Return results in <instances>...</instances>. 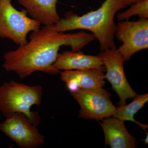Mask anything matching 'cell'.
Returning <instances> with one entry per match:
<instances>
[{"instance_id": "obj_15", "label": "cell", "mask_w": 148, "mask_h": 148, "mask_svg": "<svg viewBox=\"0 0 148 148\" xmlns=\"http://www.w3.org/2000/svg\"><path fill=\"white\" fill-rule=\"evenodd\" d=\"M124 1L127 4V5H131L132 4L138 2L143 0H124Z\"/></svg>"}, {"instance_id": "obj_12", "label": "cell", "mask_w": 148, "mask_h": 148, "mask_svg": "<svg viewBox=\"0 0 148 148\" xmlns=\"http://www.w3.org/2000/svg\"><path fill=\"white\" fill-rule=\"evenodd\" d=\"M58 0H17L30 17L44 26L56 24L60 19L56 4Z\"/></svg>"}, {"instance_id": "obj_4", "label": "cell", "mask_w": 148, "mask_h": 148, "mask_svg": "<svg viewBox=\"0 0 148 148\" xmlns=\"http://www.w3.org/2000/svg\"><path fill=\"white\" fill-rule=\"evenodd\" d=\"M25 9L19 11L12 0H0V38L11 40L21 46L27 42V35L41 28V24L28 16Z\"/></svg>"}, {"instance_id": "obj_11", "label": "cell", "mask_w": 148, "mask_h": 148, "mask_svg": "<svg viewBox=\"0 0 148 148\" xmlns=\"http://www.w3.org/2000/svg\"><path fill=\"white\" fill-rule=\"evenodd\" d=\"M103 66L98 56L87 55L80 51H66L58 53L53 66L57 70H82L98 69Z\"/></svg>"}, {"instance_id": "obj_9", "label": "cell", "mask_w": 148, "mask_h": 148, "mask_svg": "<svg viewBox=\"0 0 148 148\" xmlns=\"http://www.w3.org/2000/svg\"><path fill=\"white\" fill-rule=\"evenodd\" d=\"M105 72L104 66L98 69L66 70L61 73V78L70 92L78 88L95 89L103 87L106 84Z\"/></svg>"}, {"instance_id": "obj_6", "label": "cell", "mask_w": 148, "mask_h": 148, "mask_svg": "<svg viewBox=\"0 0 148 148\" xmlns=\"http://www.w3.org/2000/svg\"><path fill=\"white\" fill-rule=\"evenodd\" d=\"M6 118L0 124V130L19 147L37 148L44 144V136L26 115L15 112Z\"/></svg>"}, {"instance_id": "obj_5", "label": "cell", "mask_w": 148, "mask_h": 148, "mask_svg": "<svg viewBox=\"0 0 148 148\" xmlns=\"http://www.w3.org/2000/svg\"><path fill=\"white\" fill-rule=\"evenodd\" d=\"M71 93L80 107V118L103 120L113 116L116 109L111 102L110 93L103 87L78 88Z\"/></svg>"}, {"instance_id": "obj_1", "label": "cell", "mask_w": 148, "mask_h": 148, "mask_svg": "<svg viewBox=\"0 0 148 148\" xmlns=\"http://www.w3.org/2000/svg\"><path fill=\"white\" fill-rule=\"evenodd\" d=\"M95 38L92 33L83 31L65 34L56 31L52 25L44 26L32 32L26 44L4 54L3 68L15 72L21 79L37 71L55 75L59 71L53 65L61 47L68 46L73 51H80Z\"/></svg>"}, {"instance_id": "obj_10", "label": "cell", "mask_w": 148, "mask_h": 148, "mask_svg": "<svg viewBox=\"0 0 148 148\" xmlns=\"http://www.w3.org/2000/svg\"><path fill=\"white\" fill-rule=\"evenodd\" d=\"M100 124L104 132L106 145L111 148H136V139L127 131L124 121L110 117L103 120Z\"/></svg>"}, {"instance_id": "obj_16", "label": "cell", "mask_w": 148, "mask_h": 148, "mask_svg": "<svg viewBox=\"0 0 148 148\" xmlns=\"http://www.w3.org/2000/svg\"><path fill=\"white\" fill-rule=\"evenodd\" d=\"M148 133H147V136H146V138L145 139H144V140H143V141H144V142H145V144L146 145H147L148 143Z\"/></svg>"}, {"instance_id": "obj_13", "label": "cell", "mask_w": 148, "mask_h": 148, "mask_svg": "<svg viewBox=\"0 0 148 148\" xmlns=\"http://www.w3.org/2000/svg\"><path fill=\"white\" fill-rule=\"evenodd\" d=\"M148 101V94L137 95L134 97L133 101L128 105L119 106L116 108L113 116L123 121L133 122L138 125L143 129L147 128L148 126L142 124L134 119L135 114L143 108Z\"/></svg>"}, {"instance_id": "obj_7", "label": "cell", "mask_w": 148, "mask_h": 148, "mask_svg": "<svg viewBox=\"0 0 148 148\" xmlns=\"http://www.w3.org/2000/svg\"><path fill=\"white\" fill-rule=\"evenodd\" d=\"M115 36L123 43L118 51L125 61H129L133 54L148 49V18L121 21L116 25Z\"/></svg>"}, {"instance_id": "obj_14", "label": "cell", "mask_w": 148, "mask_h": 148, "mask_svg": "<svg viewBox=\"0 0 148 148\" xmlns=\"http://www.w3.org/2000/svg\"><path fill=\"white\" fill-rule=\"evenodd\" d=\"M138 15L140 18H148V0H143L131 5L127 10L118 14L116 17L120 21L129 20L133 16Z\"/></svg>"}, {"instance_id": "obj_3", "label": "cell", "mask_w": 148, "mask_h": 148, "mask_svg": "<svg viewBox=\"0 0 148 148\" xmlns=\"http://www.w3.org/2000/svg\"><path fill=\"white\" fill-rule=\"evenodd\" d=\"M42 96L41 86H31L13 80L4 82L0 86V111L5 117L14 113H22L38 126L40 117L31 108L41 105Z\"/></svg>"}, {"instance_id": "obj_2", "label": "cell", "mask_w": 148, "mask_h": 148, "mask_svg": "<svg viewBox=\"0 0 148 148\" xmlns=\"http://www.w3.org/2000/svg\"><path fill=\"white\" fill-rule=\"evenodd\" d=\"M128 6L124 0H105L96 10L79 16L68 11L52 27L58 32L87 30L92 33L100 44L101 51L116 49L114 41L116 24L114 20L119 11Z\"/></svg>"}, {"instance_id": "obj_8", "label": "cell", "mask_w": 148, "mask_h": 148, "mask_svg": "<svg viewBox=\"0 0 148 148\" xmlns=\"http://www.w3.org/2000/svg\"><path fill=\"white\" fill-rule=\"evenodd\" d=\"M98 55L102 58L106 69L105 78L110 83L112 88L119 97V105L124 106L127 99L137 95L125 76L124 58L116 49H108L101 51Z\"/></svg>"}]
</instances>
